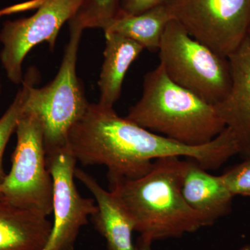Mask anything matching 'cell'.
<instances>
[{
    "label": "cell",
    "instance_id": "cell-5",
    "mask_svg": "<svg viewBox=\"0 0 250 250\" xmlns=\"http://www.w3.org/2000/svg\"><path fill=\"white\" fill-rule=\"evenodd\" d=\"M159 51L161 65L176 84L213 106L228 97L231 86L228 58L194 39L173 19L166 27Z\"/></svg>",
    "mask_w": 250,
    "mask_h": 250
},
{
    "label": "cell",
    "instance_id": "cell-8",
    "mask_svg": "<svg viewBox=\"0 0 250 250\" xmlns=\"http://www.w3.org/2000/svg\"><path fill=\"white\" fill-rule=\"evenodd\" d=\"M82 0H33L8 8V12L38 8L30 17L7 21L0 31L1 64L15 84L22 83V62L31 49L47 42L52 50L64 23L77 12Z\"/></svg>",
    "mask_w": 250,
    "mask_h": 250
},
{
    "label": "cell",
    "instance_id": "cell-15",
    "mask_svg": "<svg viewBox=\"0 0 250 250\" xmlns=\"http://www.w3.org/2000/svg\"><path fill=\"white\" fill-rule=\"evenodd\" d=\"M172 19L164 3L138 15L120 13L103 31L125 36L154 52L159 50L164 31Z\"/></svg>",
    "mask_w": 250,
    "mask_h": 250
},
{
    "label": "cell",
    "instance_id": "cell-22",
    "mask_svg": "<svg viewBox=\"0 0 250 250\" xmlns=\"http://www.w3.org/2000/svg\"><path fill=\"white\" fill-rule=\"evenodd\" d=\"M248 37L249 38V39H250V29H249V32H248Z\"/></svg>",
    "mask_w": 250,
    "mask_h": 250
},
{
    "label": "cell",
    "instance_id": "cell-13",
    "mask_svg": "<svg viewBox=\"0 0 250 250\" xmlns=\"http://www.w3.org/2000/svg\"><path fill=\"white\" fill-rule=\"evenodd\" d=\"M46 215L0 202V250H42L52 223Z\"/></svg>",
    "mask_w": 250,
    "mask_h": 250
},
{
    "label": "cell",
    "instance_id": "cell-2",
    "mask_svg": "<svg viewBox=\"0 0 250 250\" xmlns=\"http://www.w3.org/2000/svg\"><path fill=\"white\" fill-rule=\"evenodd\" d=\"M182 161L177 156L161 158L142 177L108 184V190L134 220L135 231L153 243L180 238L205 228L182 195Z\"/></svg>",
    "mask_w": 250,
    "mask_h": 250
},
{
    "label": "cell",
    "instance_id": "cell-4",
    "mask_svg": "<svg viewBox=\"0 0 250 250\" xmlns=\"http://www.w3.org/2000/svg\"><path fill=\"white\" fill-rule=\"evenodd\" d=\"M70 39L58 73L41 88L31 87L24 108L40 118L46 156L66 147L73 125L84 114L89 103L77 77L76 65L83 29L69 23Z\"/></svg>",
    "mask_w": 250,
    "mask_h": 250
},
{
    "label": "cell",
    "instance_id": "cell-23",
    "mask_svg": "<svg viewBox=\"0 0 250 250\" xmlns=\"http://www.w3.org/2000/svg\"><path fill=\"white\" fill-rule=\"evenodd\" d=\"M0 16H1V13H0Z\"/></svg>",
    "mask_w": 250,
    "mask_h": 250
},
{
    "label": "cell",
    "instance_id": "cell-3",
    "mask_svg": "<svg viewBox=\"0 0 250 250\" xmlns=\"http://www.w3.org/2000/svg\"><path fill=\"white\" fill-rule=\"evenodd\" d=\"M125 118L188 146L211 142L227 127L215 106L174 83L160 63L144 77L142 96Z\"/></svg>",
    "mask_w": 250,
    "mask_h": 250
},
{
    "label": "cell",
    "instance_id": "cell-11",
    "mask_svg": "<svg viewBox=\"0 0 250 250\" xmlns=\"http://www.w3.org/2000/svg\"><path fill=\"white\" fill-rule=\"evenodd\" d=\"M180 185L184 200L201 218L205 228L231 211L233 197L221 175L208 173L194 159L182 161Z\"/></svg>",
    "mask_w": 250,
    "mask_h": 250
},
{
    "label": "cell",
    "instance_id": "cell-10",
    "mask_svg": "<svg viewBox=\"0 0 250 250\" xmlns=\"http://www.w3.org/2000/svg\"><path fill=\"white\" fill-rule=\"evenodd\" d=\"M231 86L226 98L215 107L236 136L240 154L250 156V39L228 57Z\"/></svg>",
    "mask_w": 250,
    "mask_h": 250
},
{
    "label": "cell",
    "instance_id": "cell-16",
    "mask_svg": "<svg viewBox=\"0 0 250 250\" xmlns=\"http://www.w3.org/2000/svg\"><path fill=\"white\" fill-rule=\"evenodd\" d=\"M121 11V0H82L77 12L68 21L83 30L104 29Z\"/></svg>",
    "mask_w": 250,
    "mask_h": 250
},
{
    "label": "cell",
    "instance_id": "cell-19",
    "mask_svg": "<svg viewBox=\"0 0 250 250\" xmlns=\"http://www.w3.org/2000/svg\"><path fill=\"white\" fill-rule=\"evenodd\" d=\"M166 0H121V13L126 15H138L164 4Z\"/></svg>",
    "mask_w": 250,
    "mask_h": 250
},
{
    "label": "cell",
    "instance_id": "cell-7",
    "mask_svg": "<svg viewBox=\"0 0 250 250\" xmlns=\"http://www.w3.org/2000/svg\"><path fill=\"white\" fill-rule=\"evenodd\" d=\"M171 17L194 39L228 58L250 27V0H166Z\"/></svg>",
    "mask_w": 250,
    "mask_h": 250
},
{
    "label": "cell",
    "instance_id": "cell-14",
    "mask_svg": "<svg viewBox=\"0 0 250 250\" xmlns=\"http://www.w3.org/2000/svg\"><path fill=\"white\" fill-rule=\"evenodd\" d=\"M104 62L98 82L99 104L113 108L119 100L125 75L144 47L136 41L115 33H104Z\"/></svg>",
    "mask_w": 250,
    "mask_h": 250
},
{
    "label": "cell",
    "instance_id": "cell-6",
    "mask_svg": "<svg viewBox=\"0 0 250 250\" xmlns=\"http://www.w3.org/2000/svg\"><path fill=\"white\" fill-rule=\"evenodd\" d=\"M16 133L12 166L0 184V202L49 216L53 210V179L47 167L42 122L24 106Z\"/></svg>",
    "mask_w": 250,
    "mask_h": 250
},
{
    "label": "cell",
    "instance_id": "cell-9",
    "mask_svg": "<svg viewBox=\"0 0 250 250\" xmlns=\"http://www.w3.org/2000/svg\"><path fill=\"white\" fill-rule=\"evenodd\" d=\"M53 179L54 222L42 250H74L81 229L97 210L92 198L82 197L75 182L77 160L68 146L46 156Z\"/></svg>",
    "mask_w": 250,
    "mask_h": 250
},
{
    "label": "cell",
    "instance_id": "cell-17",
    "mask_svg": "<svg viewBox=\"0 0 250 250\" xmlns=\"http://www.w3.org/2000/svg\"><path fill=\"white\" fill-rule=\"evenodd\" d=\"M36 80L35 71L31 70L28 72L23 80L22 88L18 90L14 101L0 118V184L7 174L5 172L3 166L5 149L10 138L16 132L18 120L22 114L31 87L35 84Z\"/></svg>",
    "mask_w": 250,
    "mask_h": 250
},
{
    "label": "cell",
    "instance_id": "cell-20",
    "mask_svg": "<svg viewBox=\"0 0 250 250\" xmlns=\"http://www.w3.org/2000/svg\"><path fill=\"white\" fill-rule=\"evenodd\" d=\"M153 242L140 236L135 244V250H152Z\"/></svg>",
    "mask_w": 250,
    "mask_h": 250
},
{
    "label": "cell",
    "instance_id": "cell-12",
    "mask_svg": "<svg viewBox=\"0 0 250 250\" xmlns=\"http://www.w3.org/2000/svg\"><path fill=\"white\" fill-rule=\"evenodd\" d=\"M75 177L95 198L98 208L90 220L106 241V250H135L132 238L134 220L114 194L105 190L93 177L82 169L75 168Z\"/></svg>",
    "mask_w": 250,
    "mask_h": 250
},
{
    "label": "cell",
    "instance_id": "cell-21",
    "mask_svg": "<svg viewBox=\"0 0 250 250\" xmlns=\"http://www.w3.org/2000/svg\"><path fill=\"white\" fill-rule=\"evenodd\" d=\"M236 250H250V244L245 245V246H242L239 249Z\"/></svg>",
    "mask_w": 250,
    "mask_h": 250
},
{
    "label": "cell",
    "instance_id": "cell-18",
    "mask_svg": "<svg viewBox=\"0 0 250 250\" xmlns=\"http://www.w3.org/2000/svg\"><path fill=\"white\" fill-rule=\"evenodd\" d=\"M221 177L233 197H250V156L222 174Z\"/></svg>",
    "mask_w": 250,
    "mask_h": 250
},
{
    "label": "cell",
    "instance_id": "cell-1",
    "mask_svg": "<svg viewBox=\"0 0 250 250\" xmlns=\"http://www.w3.org/2000/svg\"><path fill=\"white\" fill-rule=\"evenodd\" d=\"M67 146L83 166H104L108 183L142 177L154 161L168 156L196 161L206 170H215L239 154L232 131L225 130L211 142L188 146L144 129L122 118L113 108L89 104L73 125Z\"/></svg>",
    "mask_w": 250,
    "mask_h": 250
}]
</instances>
